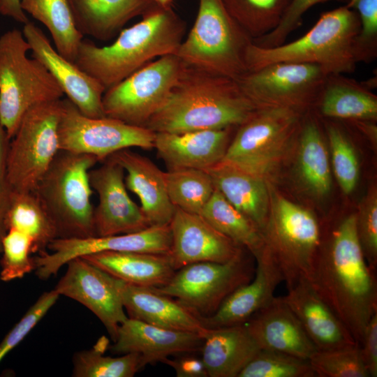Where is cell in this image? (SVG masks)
I'll list each match as a JSON object with an SVG mask.
<instances>
[{
  "instance_id": "cell-1",
  "label": "cell",
  "mask_w": 377,
  "mask_h": 377,
  "mask_svg": "<svg viewBox=\"0 0 377 377\" xmlns=\"http://www.w3.org/2000/svg\"><path fill=\"white\" fill-rule=\"evenodd\" d=\"M333 310L357 344L377 312L376 271L368 265L358 239L356 213L324 231L307 279Z\"/></svg>"
},
{
  "instance_id": "cell-2",
  "label": "cell",
  "mask_w": 377,
  "mask_h": 377,
  "mask_svg": "<svg viewBox=\"0 0 377 377\" xmlns=\"http://www.w3.org/2000/svg\"><path fill=\"white\" fill-rule=\"evenodd\" d=\"M258 108L235 80L185 64L167 101L145 127L154 133L237 127Z\"/></svg>"
},
{
  "instance_id": "cell-3",
  "label": "cell",
  "mask_w": 377,
  "mask_h": 377,
  "mask_svg": "<svg viewBox=\"0 0 377 377\" xmlns=\"http://www.w3.org/2000/svg\"><path fill=\"white\" fill-rule=\"evenodd\" d=\"M185 31V22L172 8L158 6L109 45L83 39L74 63L106 90L154 59L175 54Z\"/></svg>"
},
{
  "instance_id": "cell-4",
  "label": "cell",
  "mask_w": 377,
  "mask_h": 377,
  "mask_svg": "<svg viewBox=\"0 0 377 377\" xmlns=\"http://www.w3.org/2000/svg\"><path fill=\"white\" fill-rule=\"evenodd\" d=\"M360 31L355 11L346 4L323 13L301 38L279 46L264 48L249 45L246 62L248 71L276 62L309 63L327 73H353L357 64L354 52Z\"/></svg>"
},
{
  "instance_id": "cell-5",
  "label": "cell",
  "mask_w": 377,
  "mask_h": 377,
  "mask_svg": "<svg viewBox=\"0 0 377 377\" xmlns=\"http://www.w3.org/2000/svg\"><path fill=\"white\" fill-rule=\"evenodd\" d=\"M92 155L60 150L35 193L50 215L57 238L96 236L89 173L98 162Z\"/></svg>"
},
{
  "instance_id": "cell-6",
  "label": "cell",
  "mask_w": 377,
  "mask_h": 377,
  "mask_svg": "<svg viewBox=\"0 0 377 377\" xmlns=\"http://www.w3.org/2000/svg\"><path fill=\"white\" fill-rule=\"evenodd\" d=\"M252 41L222 0H199L193 25L175 54L187 66L237 80L248 71Z\"/></svg>"
},
{
  "instance_id": "cell-7",
  "label": "cell",
  "mask_w": 377,
  "mask_h": 377,
  "mask_svg": "<svg viewBox=\"0 0 377 377\" xmlns=\"http://www.w3.org/2000/svg\"><path fill=\"white\" fill-rule=\"evenodd\" d=\"M29 52L22 31L13 29L0 36V121L10 140L30 108L64 96L46 68L28 56Z\"/></svg>"
},
{
  "instance_id": "cell-8",
  "label": "cell",
  "mask_w": 377,
  "mask_h": 377,
  "mask_svg": "<svg viewBox=\"0 0 377 377\" xmlns=\"http://www.w3.org/2000/svg\"><path fill=\"white\" fill-rule=\"evenodd\" d=\"M302 115L284 108H258L236 128L221 162L265 179L296 136Z\"/></svg>"
},
{
  "instance_id": "cell-9",
  "label": "cell",
  "mask_w": 377,
  "mask_h": 377,
  "mask_svg": "<svg viewBox=\"0 0 377 377\" xmlns=\"http://www.w3.org/2000/svg\"><path fill=\"white\" fill-rule=\"evenodd\" d=\"M262 233L287 289L301 279H309L321 235V226L312 212L276 195L270 198L269 213Z\"/></svg>"
},
{
  "instance_id": "cell-10",
  "label": "cell",
  "mask_w": 377,
  "mask_h": 377,
  "mask_svg": "<svg viewBox=\"0 0 377 377\" xmlns=\"http://www.w3.org/2000/svg\"><path fill=\"white\" fill-rule=\"evenodd\" d=\"M62 99L30 108L10 140L7 168L14 191H35L60 151L59 125Z\"/></svg>"
},
{
  "instance_id": "cell-11",
  "label": "cell",
  "mask_w": 377,
  "mask_h": 377,
  "mask_svg": "<svg viewBox=\"0 0 377 377\" xmlns=\"http://www.w3.org/2000/svg\"><path fill=\"white\" fill-rule=\"evenodd\" d=\"M184 66L175 54L148 63L105 90L102 100L105 116L145 127L167 101Z\"/></svg>"
},
{
  "instance_id": "cell-12",
  "label": "cell",
  "mask_w": 377,
  "mask_h": 377,
  "mask_svg": "<svg viewBox=\"0 0 377 377\" xmlns=\"http://www.w3.org/2000/svg\"><path fill=\"white\" fill-rule=\"evenodd\" d=\"M256 267L244 250L226 263L200 262L175 271L156 292L176 298L200 318L212 315L235 290L249 283Z\"/></svg>"
},
{
  "instance_id": "cell-13",
  "label": "cell",
  "mask_w": 377,
  "mask_h": 377,
  "mask_svg": "<svg viewBox=\"0 0 377 377\" xmlns=\"http://www.w3.org/2000/svg\"><path fill=\"white\" fill-rule=\"evenodd\" d=\"M328 75L313 64L276 62L247 71L236 81L257 108H284L303 114L315 105Z\"/></svg>"
},
{
  "instance_id": "cell-14",
  "label": "cell",
  "mask_w": 377,
  "mask_h": 377,
  "mask_svg": "<svg viewBox=\"0 0 377 377\" xmlns=\"http://www.w3.org/2000/svg\"><path fill=\"white\" fill-rule=\"evenodd\" d=\"M62 103L59 125L60 150L92 155L103 161L122 149L154 148L155 133L146 127L107 117H89L66 98Z\"/></svg>"
},
{
  "instance_id": "cell-15",
  "label": "cell",
  "mask_w": 377,
  "mask_h": 377,
  "mask_svg": "<svg viewBox=\"0 0 377 377\" xmlns=\"http://www.w3.org/2000/svg\"><path fill=\"white\" fill-rule=\"evenodd\" d=\"M172 237L169 225L151 226L142 230L111 236L57 238L34 258L36 275L46 280L77 257L103 251L139 252L168 255Z\"/></svg>"
},
{
  "instance_id": "cell-16",
  "label": "cell",
  "mask_w": 377,
  "mask_h": 377,
  "mask_svg": "<svg viewBox=\"0 0 377 377\" xmlns=\"http://www.w3.org/2000/svg\"><path fill=\"white\" fill-rule=\"evenodd\" d=\"M65 274L54 288L89 309L114 341L119 325L128 318L121 292V280L82 257L67 263Z\"/></svg>"
},
{
  "instance_id": "cell-17",
  "label": "cell",
  "mask_w": 377,
  "mask_h": 377,
  "mask_svg": "<svg viewBox=\"0 0 377 377\" xmlns=\"http://www.w3.org/2000/svg\"><path fill=\"white\" fill-rule=\"evenodd\" d=\"M103 161L89 173L91 188L98 196L94 209L96 236L133 233L151 226L127 193L124 168L110 157Z\"/></svg>"
},
{
  "instance_id": "cell-18",
  "label": "cell",
  "mask_w": 377,
  "mask_h": 377,
  "mask_svg": "<svg viewBox=\"0 0 377 377\" xmlns=\"http://www.w3.org/2000/svg\"><path fill=\"white\" fill-rule=\"evenodd\" d=\"M22 31L29 45L31 57L46 68L66 98L87 117H105L102 103L105 87L74 62L61 55L34 23L29 21L24 24Z\"/></svg>"
},
{
  "instance_id": "cell-19",
  "label": "cell",
  "mask_w": 377,
  "mask_h": 377,
  "mask_svg": "<svg viewBox=\"0 0 377 377\" xmlns=\"http://www.w3.org/2000/svg\"><path fill=\"white\" fill-rule=\"evenodd\" d=\"M169 226L172 242L168 256L175 271L200 262L226 263L245 249L218 231L200 214L175 207Z\"/></svg>"
},
{
  "instance_id": "cell-20",
  "label": "cell",
  "mask_w": 377,
  "mask_h": 377,
  "mask_svg": "<svg viewBox=\"0 0 377 377\" xmlns=\"http://www.w3.org/2000/svg\"><path fill=\"white\" fill-rule=\"evenodd\" d=\"M253 256L256 267L253 279L228 295L215 313L201 318L207 327L243 325L274 297L276 288L283 282L275 258L265 243Z\"/></svg>"
},
{
  "instance_id": "cell-21",
  "label": "cell",
  "mask_w": 377,
  "mask_h": 377,
  "mask_svg": "<svg viewBox=\"0 0 377 377\" xmlns=\"http://www.w3.org/2000/svg\"><path fill=\"white\" fill-rule=\"evenodd\" d=\"M114 341L110 348L113 353H136L142 368L171 355L201 350L203 345V338L197 334L164 329L128 317L119 325Z\"/></svg>"
},
{
  "instance_id": "cell-22",
  "label": "cell",
  "mask_w": 377,
  "mask_h": 377,
  "mask_svg": "<svg viewBox=\"0 0 377 377\" xmlns=\"http://www.w3.org/2000/svg\"><path fill=\"white\" fill-rule=\"evenodd\" d=\"M260 349L309 360L317 350L283 297H274L246 323Z\"/></svg>"
},
{
  "instance_id": "cell-23",
  "label": "cell",
  "mask_w": 377,
  "mask_h": 377,
  "mask_svg": "<svg viewBox=\"0 0 377 377\" xmlns=\"http://www.w3.org/2000/svg\"><path fill=\"white\" fill-rule=\"evenodd\" d=\"M236 128L155 133L154 148L168 169L206 170L221 161Z\"/></svg>"
},
{
  "instance_id": "cell-24",
  "label": "cell",
  "mask_w": 377,
  "mask_h": 377,
  "mask_svg": "<svg viewBox=\"0 0 377 377\" xmlns=\"http://www.w3.org/2000/svg\"><path fill=\"white\" fill-rule=\"evenodd\" d=\"M283 297L317 350L357 344L343 323L306 279L288 288Z\"/></svg>"
},
{
  "instance_id": "cell-25",
  "label": "cell",
  "mask_w": 377,
  "mask_h": 377,
  "mask_svg": "<svg viewBox=\"0 0 377 377\" xmlns=\"http://www.w3.org/2000/svg\"><path fill=\"white\" fill-rule=\"evenodd\" d=\"M120 292L128 318L164 329L197 334L202 338L208 330L200 316L177 300L151 288L121 280Z\"/></svg>"
},
{
  "instance_id": "cell-26",
  "label": "cell",
  "mask_w": 377,
  "mask_h": 377,
  "mask_svg": "<svg viewBox=\"0 0 377 377\" xmlns=\"http://www.w3.org/2000/svg\"><path fill=\"white\" fill-rule=\"evenodd\" d=\"M127 172L126 188L140 201V208L150 226L169 225L175 211L170 200L165 172L148 158L130 149L119 151L110 156Z\"/></svg>"
},
{
  "instance_id": "cell-27",
  "label": "cell",
  "mask_w": 377,
  "mask_h": 377,
  "mask_svg": "<svg viewBox=\"0 0 377 377\" xmlns=\"http://www.w3.org/2000/svg\"><path fill=\"white\" fill-rule=\"evenodd\" d=\"M83 36L102 41L115 37L131 20L159 6L154 0H66Z\"/></svg>"
},
{
  "instance_id": "cell-28",
  "label": "cell",
  "mask_w": 377,
  "mask_h": 377,
  "mask_svg": "<svg viewBox=\"0 0 377 377\" xmlns=\"http://www.w3.org/2000/svg\"><path fill=\"white\" fill-rule=\"evenodd\" d=\"M260 350L245 324L208 328L201 348L209 377H238Z\"/></svg>"
},
{
  "instance_id": "cell-29",
  "label": "cell",
  "mask_w": 377,
  "mask_h": 377,
  "mask_svg": "<svg viewBox=\"0 0 377 377\" xmlns=\"http://www.w3.org/2000/svg\"><path fill=\"white\" fill-rule=\"evenodd\" d=\"M206 171L212 177L215 188L262 232L270 208L265 179L222 162Z\"/></svg>"
},
{
  "instance_id": "cell-30",
  "label": "cell",
  "mask_w": 377,
  "mask_h": 377,
  "mask_svg": "<svg viewBox=\"0 0 377 377\" xmlns=\"http://www.w3.org/2000/svg\"><path fill=\"white\" fill-rule=\"evenodd\" d=\"M325 118L350 121L377 119V96L365 81L345 74L327 75L315 105Z\"/></svg>"
},
{
  "instance_id": "cell-31",
  "label": "cell",
  "mask_w": 377,
  "mask_h": 377,
  "mask_svg": "<svg viewBox=\"0 0 377 377\" xmlns=\"http://www.w3.org/2000/svg\"><path fill=\"white\" fill-rule=\"evenodd\" d=\"M82 258L119 280L142 287L163 286L175 272L165 254L103 251Z\"/></svg>"
},
{
  "instance_id": "cell-32",
  "label": "cell",
  "mask_w": 377,
  "mask_h": 377,
  "mask_svg": "<svg viewBox=\"0 0 377 377\" xmlns=\"http://www.w3.org/2000/svg\"><path fill=\"white\" fill-rule=\"evenodd\" d=\"M297 168L306 188L316 197L327 195L332 186L328 154L317 119L302 116L297 131Z\"/></svg>"
},
{
  "instance_id": "cell-33",
  "label": "cell",
  "mask_w": 377,
  "mask_h": 377,
  "mask_svg": "<svg viewBox=\"0 0 377 377\" xmlns=\"http://www.w3.org/2000/svg\"><path fill=\"white\" fill-rule=\"evenodd\" d=\"M21 7L49 31L56 50L74 62L84 36L66 0H22Z\"/></svg>"
},
{
  "instance_id": "cell-34",
  "label": "cell",
  "mask_w": 377,
  "mask_h": 377,
  "mask_svg": "<svg viewBox=\"0 0 377 377\" xmlns=\"http://www.w3.org/2000/svg\"><path fill=\"white\" fill-rule=\"evenodd\" d=\"M6 224L7 230H17L31 238L34 253L47 251L57 238L55 226L35 191L13 192Z\"/></svg>"
},
{
  "instance_id": "cell-35",
  "label": "cell",
  "mask_w": 377,
  "mask_h": 377,
  "mask_svg": "<svg viewBox=\"0 0 377 377\" xmlns=\"http://www.w3.org/2000/svg\"><path fill=\"white\" fill-rule=\"evenodd\" d=\"M200 215L218 231L247 249L253 256L265 245L261 230L216 188Z\"/></svg>"
},
{
  "instance_id": "cell-36",
  "label": "cell",
  "mask_w": 377,
  "mask_h": 377,
  "mask_svg": "<svg viewBox=\"0 0 377 377\" xmlns=\"http://www.w3.org/2000/svg\"><path fill=\"white\" fill-rule=\"evenodd\" d=\"M165 179L172 204L189 213L200 214L215 190L212 177L204 170L168 169Z\"/></svg>"
},
{
  "instance_id": "cell-37",
  "label": "cell",
  "mask_w": 377,
  "mask_h": 377,
  "mask_svg": "<svg viewBox=\"0 0 377 377\" xmlns=\"http://www.w3.org/2000/svg\"><path fill=\"white\" fill-rule=\"evenodd\" d=\"M108 340L103 337L89 350L76 353L73 357V376L133 377L142 368L140 355L123 354L119 357L104 355Z\"/></svg>"
},
{
  "instance_id": "cell-38",
  "label": "cell",
  "mask_w": 377,
  "mask_h": 377,
  "mask_svg": "<svg viewBox=\"0 0 377 377\" xmlns=\"http://www.w3.org/2000/svg\"><path fill=\"white\" fill-rule=\"evenodd\" d=\"M228 13L254 40L274 29L290 0H222Z\"/></svg>"
},
{
  "instance_id": "cell-39",
  "label": "cell",
  "mask_w": 377,
  "mask_h": 377,
  "mask_svg": "<svg viewBox=\"0 0 377 377\" xmlns=\"http://www.w3.org/2000/svg\"><path fill=\"white\" fill-rule=\"evenodd\" d=\"M309 360L260 349L238 377H315Z\"/></svg>"
},
{
  "instance_id": "cell-40",
  "label": "cell",
  "mask_w": 377,
  "mask_h": 377,
  "mask_svg": "<svg viewBox=\"0 0 377 377\" xmlns=\"http://www.w3.org/2000/svg\"><path fill=\"white\" fill-rule=\"evenodd\" d=\"M325 128L331 149L334 175L342 191L350 194L355 190L360 176L359 162L355 149L339 125L327 121Z\"/></svg>"
},
{
  "instance_id": "cell-41",
  "label": "cell",
  "mask_w": 377,
  "mask_h": 377,
  "mask_svg": "<svg viewBox=\"0 0 377 377\" xmlns=\"http://www.w3.org/2000/svg\"><path fill=\"white\" fill-rule=\"evenodd\" d=\"M319 377H369L357 344L330 350H317L309 358Z\"/></svg>"
},
{
  "instance_id": "cell-42",
  "label": "cell",
  "mask_w": 377,
  "mask_h": 377,
  "mask_svg": "<svg viewBox=\"0 0 377 377\" xmlns=\"http://www.w3.org/2000/svg\"><path fill=\"white\" fill-rule=\"evenodd\" d=\"M34 243L27 235L8 229L1 242L0 279L5 282L23 278L34 270Z\"/></svg>"
},
{
  "instance_id": "cell-43",
  "label": "cell",
  "mask_w": 377,
  "mask_h": 377,
  "mask_svg": "<svg viewBox=\"0 0 377 377\" xmlns=\"http://www.w3.org/2000/svg\"><path fill=\"white\" fill-rule=\"evenodd\" d=\"M360 22L354 52L357 63L370 64L377 57V0H348Z\"/></svg>"
},
{
  "instance_id": "cell-44",
  "label": "cell",
  "mask_w": 377,
  "mask_h": 377,
  "mask_svg": "<svg viewBox=\"0 0 377 377\" xmlns=\"http://www.w3.org/2000/svg\"><path fill=\"white\" fill-rule=\"evenodd\" d=\"M358 239L369 267L377 269V192L370 188L363 198L356 213Z\"/></svg>"
},
{
  "instance_id": "cell-45",
  "label": "cell",
  "mask_w": 377,
  "mask_h": 377,
  "mask_svg": "<svg viewBox=\"0 0 377 377\" xmlns=\"http://www.w3.org/2000/svg\"><path fill=\"white\" fill-rule=\"evenodd\" d=\"M59 297L53 289L44 292L38 298L0 343V362L42 320Z\"/></svg>"
},
{
  "instance_id": "cell-46",
  "label": "cell",
  "mask_w": 377,
  "mask_h": 377,
  "mask_svg": "<svg viewBox=\"0 0 377 377\" xmlns=\"http://www.w3.org/2000/svg\"><path fill=\"white\" fill-rule=\"evenodd\" d=\"M327 1L345 2L348 0H290L288 6L278 26L268 34L253 40L256 45L271 48L285 43L288 36L301 24L304 13L317 3Z\"/></svg>"
},
{
  "instance_id": "cell-47",
  "label": "cell",
  "mask_w": 377,
  "mask_h": 377,
  "mask_svg": "<svg viewBox=\"0 0 377 377\" xmlns=\"http://www.w3.org/2000/svg\"><path fill=\"white\" fill-rule=\"evenodd\" d=\"M10 139L0 121V254L1 242L7 228L6 219L14 192L9 181L7 168V152Z\"/></svg>"
},
{
  "instance_id": "cell-48",
  "label": "cell",
  "mask_w": 377,
  "mask_h": 377,
  "mask_svg": "<svg viewBox=\"0 0 377 377\" xmlns=\"http://www.w3.org/2000/svg\"><path fill=\"white\" fill-rule=\"evenodd\" d=\"M361 359L369 377L377 376V312L369 320L359 345Z\"/></svg>"
},
{
  "instance_id": "cell-49",
  "label": "cell",
  "mask_w": 377,
  "mask_h": 377,
  "mask_svg": "<svg viewBox=\"0 0 377 377\" xmlns=\"http://www.w3.org/2000/svg\"><path fill=\"white\" fill-rule=\"evenodd\" d=\"M172 367L179 377H205L207 376L206 369L202 360L193 356H183L171 360L169 357L162 361Z\"/></svg>"
},
{
  "instance_id": "cell-50",
  "label": "cell",
  "mask_w": 377,
  "mask_h": 377,
  "mask_svg": "<svg viewBox=\"0 0 377 377\" xmlns=\"http://www.w3.org/2000/svg\"><path fill=\"white\" fill-rule=\"evenodd\" d=\"M22 0H0V15L23 24L29 22L21 7Z\"/></svg>"
},
{
  "instance_id": "cell-51",
  "label": "cell",
  "mask_w": 377,
  "mask_h": 377,
  "mask_svg": "<svg viewBox=\"0 0 377 377\" xmlns=\"http://www.w3.org/2000/svg\"><path fill=\"white\" fill-rule=\"evenodd\" d=\"M159 6L165 8H172L174 0H154Z\"/></svg>"
}]
</instances>
